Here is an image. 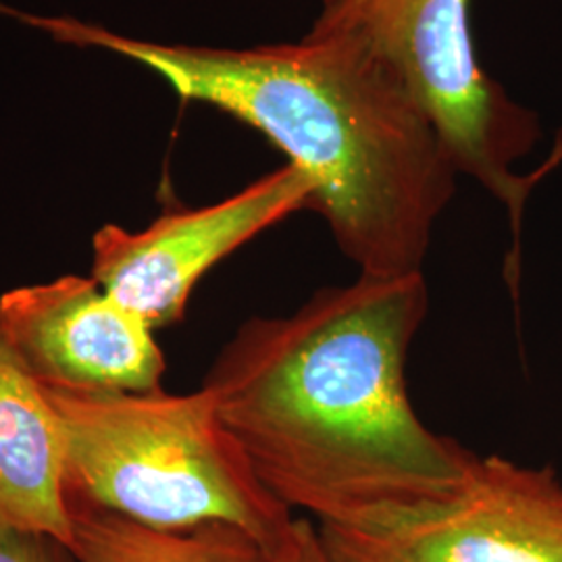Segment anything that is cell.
<instances>
[{"label":"cell","instance_id":"obj_8","mask_svg":"<svg viewBox=\"0 0 562 562\" xmlns=\"http://www.w3.org/2000/svg\"><path fill=\"white\" fill-rule=\"evenodd\" d=\"M0 522L71 546L65 448L44 387L0 327Z\"/></svg>","mask_w":562,"mask_h":562},{"label":"cell","instance_id":"obj_1","mask_svg":"<svg viewBox=\"0 0 562 562\" xmlns=\"http://www.w3.org/2000/svg\"><path fill=\"white\" fill-rule=\"evenodd\" d=\"M429 311L422 273L361 276L294 313L250 317L202 387L262 485L315 525L454 494L477 454L415 413L406 359Z\"/></svg>","mask_w":562,"mask_h":562},{"label":"cell","instance_id":"obj_11","mask_svg":"<svg viewBox=\"0 0 562 562\" xmlns=\"http://www.w3.org/2000/svg\"><path fill=\"white\" fill-rule=\"evenodd\" d=\"M269 559L271 562H341L323 542L317 525L311 519H296L288 540Z\"/></svg>","mask_w":562,"mask_h":562},{"label":"cell","instance_id":"obj_5","mask_svg":"<svg viewBox=\"0 0 562 562\" xmlns=\"http://www.w3.org/2000/svg\"><path fill=\"white\" fill-rule=\"evenodd\" d=\"M317 529L341 562H562V480L552 467L477 457L442 501Z\"/></svg>","mask_w":562,"mask_h":562},{"label":"cell","instance_id":"obj_4","mask_svg":"<svg viewBox=\"0 0 562 562\" xmlns=\"http://www.w3.org/2000/svg\"><path fill=\"white\" fill-rule=\"evenodd\" d=\"M473 0H323L306 36L336 38L383 60L436 125L454 169L503 204L515 248L506 273L519 278L525 206L562 161V140L536 171L517 173L542 138L533 111L487 76L475 53Z\"/></svg>","mask_w":562,"mask_h":562},{"label":"cell","instance_id":"obj_9","mask_svg":"<svg viewBox=\"0 0 562 562\" xmlns=\"http://www.w3.org/2000/svg\"><path fill=\"white\" fill-rule=\"evenodd\" d=\"M65 494L78 562H271L261 543L229 522L159 529Z\"/></svg>","mask_w":562,"mask_h":562},{"label":"cell","instance_id":"obj_7","mask_svg":"<svg viewBox=\"0 0 562 562\" xmlns=\"http://www.w3.org/2000/svg\"><path fill=\"white\" fill-rule=\"evenodd\" d=\"M0 327L42 387L150 392L167 371L155 329L92 276L2 292Z\"/></svg>","mask_w":562,"mask_h":562},{"label":"cell","instance_id":"obj_6","mask_svg":"<svg viewBox=\"0 0 562 562\" xmlns=\"http://www.w3.org/2000/svg\"><path fill=\"white\" fill-rule=\"evenodd\" d=\"M311 211V186L285 162L234 196L167 211L140 232L109 223L92 238V278L153 329L180 323L199 281L246 241Z\"/></svg>","mask_w":562,"mask_h":562},{"label":"cell","instance_id":"obj_10","mask_svg":"<svg viewBox=\"0 0 562 562\" xmlns=\"http://www.w3.org/2000/svg\"><path fill=\"white\" fill-rule=\"evenodd\" d=\"M0 562H78L71 546L55 536L0 522Z\"/></svg>","mask_w":562,"mask_h":562},{"label":"cell","instance_id":"obj_3","mask_svg":"<svg viewBox=\"0 0 562 562\" xmlns=\"http://www.w3.org/2000/svg\"><path fill=\"white\" fill-rule=\"evenodd\" d=\"M65 448V492L125 519L186 529L229 522L271 557L294 513L257 477L211 394L44 387Z\"/></svg>","mask_w":562,"mask_h":562},{"label":"cell","instance_id":"obj_2","mask_svg":"<svg viewBox=\"0 0 562 562\" xmlns=\"http://www.w3.org/2000/svg\"><path fill=\"white\" fill-rule=\"evenodd\" d=\"M0 13L60 44L136 60L181 99L261 132L308 181L311 211L361 276L422 273L459 171L436 125L383 60L336 38L229 50L136 41L4 4Z\"/></svg>","mask_w":562,"mask_h":562}]
</instances>
